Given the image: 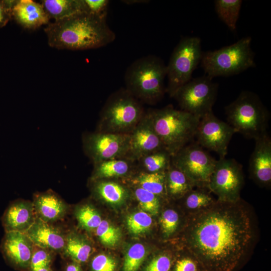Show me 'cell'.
<instances>
[{"label":"cell","instance_id":"74e56055","mask_svg":"<svg viewBox=\"0 0 271 271\" xmlns=\"http://www.w3.org/2000/svg\"><path fill=\"white\" fill-rule=\"evenodd\" d=\"M51 252L47 249L34 245L30 270L35 271L42 268L50 266L52 260Z\"/></svg>","mask_w":271,"mask_h":271},{"label":"cell","instance_id":"44dd1931","mask_svg":"<svg viewBox=\"0 0 271 271\" xmlns=\"http://www.w3.org/2000/svg\"><path fill=\"white\" fill-rule=\"evenodd\" d=\"M136 162L128 158L102 161L94 164L93 180L111 179L123 177L131 172Z\"/></svg>","mask_w":271,"mask_h":271},{"label":"cell","instance_id":"f35d334b","mask_svg":"<svg viewBox=\"0 0 271 271\" xmlns=\"http://www.w3.org/2000/svg\"><path fill=\"white\" fill-rule=\"evenodd\" d=\"M117 266L116 259L104 253L95 255L90 263L91 271H116Z\"/></svg>","mask_w":271,"mask_h":271},{"label":"cell","instance_id":"2e32d148","mask_svg":"<svg viewBox=\"0 0 271 271\" xmlns=\"http://www.w3.org/2000/svg\"><path fill=\"white\" fill-rule=\"evenodd\" d=\"M250 157V177L259 186L269 188L271 184V139L266 133L255 139Z\"/></svg>","mask_w":271,"mask_h":271},{"label":"cell","instance_id":"277c9868","mask_svg":"<svg viewBox=\"0 0 271 271\" xmlns=\"http://www.w3.org/2000/svg\"><path fill=\"white\" fill-rule=\"evenodd\" d=\"M148 113L164 149L172 156L195 138L200 118L171 105Z\"/></svg>","mask_w":271,"mask_h":271},{"label":"cell","instance_id":"d4e9b609","mask_svg":"<svg viewBox=\"0 0 271 271\" xmlns=\"http://www.w3.org/2000/svg\"><path fill=\"white\" fill-rule=\"evenodd\" d=\"M216 199L206 187H194L180 200L186 216L194 214L212 205Z\"/></svg>","mask_w":271,"mask_h":271},{"label":"cell","instance_id":"ac0fdd59","mask_svg":"<svg viewBox=\"0 0 271 271\" xmlns=\"http://www.w3.org/2000/svg\"><path fill=\"white\" fill-rule=\"evenodd\" d=\"M35 245L51 252H61L64 249L66 235L58 227L36 218L26 232Z\"/></svg>","mask_w":271,"mask_h":271},{"label":"cell","instance_id":"9c48e42d","mask_svg":"<svg viewBox=\"0 0 271 271\" xmlns=\"http://www.w3.org/2000/svg\"><path fill=\"white\" fill-rule=\"evenodd\" d=\"M218 85L207 75L191 79L181 87L173 97L181 110L201 118L212 111Z\"/></svg>","mask_w":271,"mask_h":271},{"label":"cell","instance_id":"ab89813d","mask_svg":"<svg viewBox=\"0 0 271 271\" xmlns=\"http://www.w3.org/2000/svg\"><path fill=\"white\" fill-rule=\"evenodd\" d=\"M17 1H0V28L7 25L12 17V9Z\"/></svg>","mask_w":271,"mask_h":271},{"label":"cell","instance_id":"cb8c5ba5","mask_svg":"<svg viewBox=\"0 0 271 271\" xmlns=\"http://www.w3.org/2000/svg\"><path fill=\"white\" fill-rule=\"evenodd\" d=\"M94 194L103 201L112 205L122 204L128 196L127 189L120 183L108 179L94 180Z\"/></svg>","mask_w":271,"mask_h":271},{"label":"cell","instance_id":"3957f363","mask_svg":"<svg viewBox=\"0 0 271 271\" xmlns=\"http://www.w3.org/2000/svg\"><path fill=\"white\" fill-rule=\"evenodd\" d=\"M166 77L167 65L160 58L144 56L127 68L124 75L125 89L140 101L154 104L164 95Z\"/></svg>","mask_w":271,"mask_h":271},{"label":"cell","instance_id":"f1b7e54d","mask_svg":"<svg viewBox=\"0 0 271 271\" xmlns=\"http://www.w3.org/2000/svg\"><path fill=\"white\" fill-rule=\"evenodd\" d=\"M242 1L216 0L215 11L220 19L231 31H235Z\"/></svg>","mask_w":271,"mask_h":271},{"label":"cell","instance_id":"f546056e","mask_svg":"<svg viewBox=\"0 0 271 271\" xmlns=\"http://www.w3.org/2000/svg\"><path fill=\"white\" fill-rule=\"evenodd\" d=\"M183 216H182L174 208H167L162 211L159 219V223L164 238H170L177 233L182 225V220H183Z\"/></svg>","mask_w":271,"mask_h":271},{"label":"cell","instance_id":"484cf974","mask_svg":"<svg viewBox=\"0 0 271 271\" xmlns=\"http://www.w3.org/2000/svg\"><path fill=\"white\" fill-rule=\"evenodd\" d=\"M92 251L90 243L82 236L74 232L66 235L63 252L73 261L80 264L86 262Z\"/></svg>","mask_w":271,"mask_h":271},{"label":"cell","instance_id":"8d00e7d4","mask_svg":"<svg viewBox=\"0 0 271 271\" xmlns=\"http://www.w3.org/2000/svg\"><path fill=\"white\" fill-rule=\"evenodd\" d=\"M182 251V254L176 255L171 271H203L193 255L185 249Z\"/></svg>","mask_w":271,"mask_h":271},{"label":"cell","instance_id":"1f68e13d","mask_svg":"<svg viewBox=\"0 0 271 271\" xmlns=\"http://www.w3.org/2000/svg\"><path fill=\"white\" fill-rule=\"evenodd\" d=\"M133 195L144 211L151 215H157L161 207V197L140 187L134 186Z\"/></svg>","mask_w":271,"mask_h":271},{"label":"cell","instance_id":"52a82bcc","mask_svg":"<svg viewBox=\"0 0 271 271\" xmlns=\"http://www.w3.org/2000/svg\"><path fill=\"white\" fill-rule=\"evenodd\" d=\"M251 38L243 37L230 45L203 52L200 63L206 75L213 79L239 74L255 66Z\"/></svg>","mask_w":271,"mask_h":271},{"label":"cell","instance_id":"60d3db41","mask_svg":"<svg viewBox=\"0 0 271 271\" xmlns=\"http://www.w3.org/2000/svg\"><path fill=\"white\" fill-rule=\"evenodd\" d=\"M89 12L96 15L107 14L108 0H84Z\"/></svg>","mask_w":271,"mask_h":271},{"label":"cell","instance_id":"9a60e30c","mask_svg":"<svg viewBox=\"0 0 271 271\" xmlns=\"http://www.w3.org/2000/svg\"><path fill=\"white\" fill-rule=\"evenodd\" d=\"M129 149L127 158L137 161L142 157L164 149L153 127L148 112L129 134Z\"/></svg>","mask_w":271,"mask_h":271},{"label":"cell","instance_id":"5b68a950","mask_svg":"<svg viewBox=\"0 0 271 271\" xmlns=\"http://www.w3.org/2000/svg\"><path fill=\"white\" fill-rule=\"evenodd\" d=\"M225 110L228 123L235 132L254 140L266 133L269 113L255 93L242 91Z\"/></svg>","mask_w":271,"mask_h":271},{"label":"cell","instance_id":"83f0119b","mask_svg":"<svg viewBox=\"0 0 271 271\" xmlns=\"http://www.w3.org/2000/svg\"><path fill=\"white\" fill-rule=\"evenodd\" d=\"M172 155L165 149L147 154L136 161L146 173L165 172L172 163Z\"/></svg>","mask_w":271,"mask_h":271},{"label":"cell","instance_id":"8992f818","mask_svg":"<svg viewBox=\"0 0 271 271\" xmlns=\"http://www.w3.org/2000/svg\"><path fill=\"white\" fill-rule=\"evenodd\" d=\"M145 113L141 101L125 88L120 89L112 93L103 106L97 131L129 134Z\"/></svg>","mask_w":271,"mask_h":271},{"label":"cell","instance_id":"836d02e7","mask_svg":"<svg viewBox=\"0 0 271 271\" xmlns=\"http://www.w3.org/2000/svg\"><path fill=\"white\" fill-rule=\"evenodd\" d=\"M96 233L101 243L107 246H115L120 241V229L106 220H102L96 229Z\"/></svg>","mask_w":271,"mask_h":271},{"label":"cell","instance_id":"b9f144b4","mask_svg":"<svg viewBox=\"0 0 271 271\" xmlns=\"http://www.w3.org/2000/svg\"><path fill=\"white\" fill-rule=\"evenodd\" d=\"M65 271H84L80 264L75 261L69 263L66 267Z\"/></svg>","mask_w":271,"mask_h":271},{"label":"cell","instance_id":"7c38bea8","mask_svg":"<svg viewBox=\"0 0 271 271\" xmlns=\"http://www.w3.org/2000/svg\"><path fill=\"white\" fill-rule=\"evenodd\" d=\"M83 148L93 164L104 161L127 158L129 135L96 131L84 134Z\"/></svg>","mask_w":271,"mask_h":271},{"label":"cell","instance_id":"8fae6325","mask_svg":"<svg viewBox=\"0 0 271 271\" xmlns=\"http://www.w3.org/2000/svg\"><path fill=\"white\" fill-rule=\"evenodd\" d=\"M243 184L241 165L233 159L225 157L216 160L207 188L217 197V200L236 202L241 199Z\"/></svg>","mask_w":271,"mask_h":271},{"label":"cell","instance_id":"7a4b0ae2","mask_svg":"<svg viewBox=\"0 0 271 271\" xmlns=\"http://www.w3.org/2000/svg\"><path fill=\"white\" fill-rule=\"evenodd\" d=\"M106 15L82 12L48 24L44 31L49 45L58 49L84 50L108 45L116 35L106 23Z\"/></svg>","mask_w":271,"mask_h":271},{"label":"cell","instance_id":"d6a6232c","mask_svg":"<svg viewBox=\"0 0 271 271\" xmlns=\"http://www.w3.org/2000/svg\"><path fill=\"white\" fill-rule=\"evenodd\" d=\"M147 255L144 245L137 243L131 246L124 257L122 271H138Z\"/></svg>","mask_w":271,"mask_h":271},{"label":"cell","instance_id":"e575fe53","mask_svg":"<svg viewBox=\"0 0 271 271\" xmlns=\"http://www.w3.org/2000/svg\"><path fill=\"white\" fill-rule=\"evenodd\" d=\"M129 232L134 235H140L148 231L153 223L151 215L145 211H139L128 215L126 220Z\"/></svg>","mask_w":271,"mask_h":271},{"label":"cell","instance_id":"4316f807","mask_svg":"<svg viewBox=\"0 0 271 271\" xmlns=\"http://www.w3.org/2000/svg\"><path fill=\"white\" fill-rule=\"evenodd\" d=\"M132 184L161 198L167 197L165 172L146 173L140 171L133 176Z\"/></svg>","mask_w":271,"mask_h":271},{"label":"cell","instance_id":"7bdbcfd3","mask_svg":"<svg viewBox=\"0 0 271 271\" xmlns=\"http://www.w3.org/2000/svg\"><path fill=\"white\" fill-rule=\"evenodd\" d=\"M35 271H52V270H51V267L49 266V267H46L42 268Z\"/></svg>","mask_w":271,"mask_h":271},{"label":"cell","instance_id":"d590c367","mask_svg":"<svg viewBox=\"0 0 271 271\" xmlns=\"http://www.w3.org/2000/svg\"><path fill=\"white\" fill-rule=\"evenodd\" d=\"M176 257L170 251L161 252L149 261L143 271H171Z\"/></svg>","mask_w":271,"mask_h":271},{"label":"cell","instance_id":"7402d4cb","mask_svg":"<svg viewBox=\"0 0 271 271\" xmlns=\"http://www.w3.org/2000/svg\"><path fill=\"white\" fill-rule=\"evenodd\" d=\"M196 187L194 183L172 163L165 172V188L167 197L180 199L188 192Z\"/></svg>","mask_w":271,"mask_h":271},{"label":"cell","instance_id":"4dcf8cb0","mask_svg":"<svg viewBox=\"0 0 271 271\" xmlns=\"http://www.w3.org/2000/svg\"><path fill=\"white\" fill-rule=\"evenodd\" d=\"M75 215L79 226L87 231L96 230L102 220L97 210L90 204L78 207Z\"/></svg>","mask_w":271,"mask_h":271},{"label":"cell","instance_id":"4fadbf2b","mask_svg":"<svg viewBox=\"0 0 271 271\" xmlns=\"http://www.w3.org/2000/svg\"><path fill=\"white\" fill-rule=\"evenodd\" d=\"M235 133L232 126L216 117L212 111L200 118L195 137L200 146L215 152L222 158L225 157Z\"/></svg>","mask_w":271,"mask_h":271},{"label":"cell","instance_id":"ffe728a7","mask_svg":"<svg viewBox=\"0 0 271 271\" xmlns=\"http://www.w3.org/2000/svg\"><path fill=\"white\" fill-rule=\"evenodd\" d=\"M12 17L24 28L34 30L48 24L50 18L41 4L32 0H18L12 9Z\"/></svg>","mask_w":271,"mask_h":271},{"label":"cell","instance_id":"d6986e66","mask_svg":"<svg viewBox=\"0 0 271 271\" xmlns=\"http://www.w3.org/2000/svg\"><path fill=\"white\" fill-rule=\"evenodd\" d=\"M32 202L36 217L49 223L62 219L68 210L66 203L51 190L35 194Z\"/></svg>","mask_w":271,"mask_h":271},{"label":"cell","instance_id":"603a6c76","mask_svg":"<svg viewBox=\"0 0 271 271\" xmlns=\"http://www.w3.org/2000/svg\"><path fill=\"white\" fill-rule=\"evenodd\" d=\"M41 5L49 18L55 21L77 13L89 12L84 0H44Z\"/></svg>","mask_w":271,"mask_h":271},{"label":"cell","instance_id":"e0dca14e","mask_svg":"<svg viewBox=\"0 0 271 271\" xmlns=\"http://www.w3.org/2000/svg\"><path fill=\"white\" fill-rule=\"evenodd\" d=\"M37 217L33 202L16 200L9 204L2 215V226L6 232L25 233L32 226Z\"/></svg>","mask_w":271,"mask_h":271},{"label":"cell","instance_id":"ba28073f","mask_svg":"<svg viewBox=\"0 0 271 271\" xmlns=\"http://www.w3.org/2000/svg\"><path fill=\"white\" fill-rule=\"evenodd\" d=\"M203 52L197 37L182 38L174 48L167 65L168 84L166 92L172 97L181 87L191 79L200 62Z\"/></svg>","mask_w":271,"mask_h":271},{"label":"cell","instance_id":"30bf717a","mask_svg":"<svg viewBox=\"0 0 271 271\" xmlns=\"http://www.w3.org/2000/svg\"><path fill=\"white\" fill-rule=\"evenodd\" d=\"M216 160L196 142L187 144L172 157V163L197 187H206Z\"/></svg>","mask_w":271,"mask_h":271},{"label":"cell","instance_id":"6da1fadb","mask_svg":"<svg viewBox=\"0 0 271 271\" xmlns=\"http://www.w3.org/2000/svg\"><path fill=\"white\" fill-rule=\"evenodd\" d=\"M241 199L216 200L187 216L182 229L183 249L193 255L203 271H233L250 248L253 221Z\"/></svg>","mask_w":271,"mask_h":271},{"label":"cell","instance_id":"5bb4252c","mask_svg":"<svg viewBox=\"0 0 271 271\" xmlns=\"http://www.w3.org/2000/svg\"><path fill=\"white\" fill-rule=\"evenodd\" d=\"M34 244L25 233L6 232L0 249L6 262L21 271L30 269Z\"/></svg>","mask_w":271,"mask_h":271}]
</instances>
